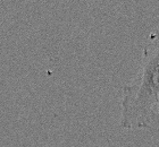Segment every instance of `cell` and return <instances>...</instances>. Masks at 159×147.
<instances>
[{"label":"cell","mask_w":159,"mask_h":147,"mask_svg":"<svg viewBox=\"0 0 159 147\" xmlns=\"http://www.w3.org/2000/svg\"><path fill=\"white\" fill-rule=\"evenodd\" d=\"M158 109H159V104H158Z\"/></svg>","instance_id":"cell-2"},{"label":"cell","mask_w":159,"mask_h":147,"mask_svg":"<svg viewBox=\"0 0 159 147\" xmlns=\"http://www.w3.org/2000/svg\"><path fill=\"white\" fill-rule=\"evenodd\" d=\"M159 104V44L147 54L132 84L123 87L120 126L124 129L151 127Z\"/></svg>","instance_id":"cell-1"}]
</instances>
